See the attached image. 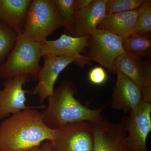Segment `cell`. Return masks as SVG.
Returning <instances> with one entry per match:
<instances>
[{"label": "cell", "instance_id": "6da1fadb", "mask_svg": "<svg viewBox=\"0 0 151 151\" xmlns=\"http://www.w3.org/2000/svg\"><path fill=\"white\" fill-rule=\"evenodd\" d=\"M30 108L0 124V151H31L44 141L54 139L55 130L44 124L41 112Z\"/></svg>", "mask_w": 151, "mask_h": 151}, {"label": "cell", "instance_id": "7a4b0ae2", "mask_svg": "<svg viewBox=\"0 0 151 151\" xmlns=\"http://www.w3.org/2000/svg\"><path fill=\"white\" fill-rule=\"evenodd\" d=\"M76 92L75 84L67 80H63L58 87H54L47 98V108L41 112L42 121L47 127L56 130L74 122H92L102 119L101 113L107 106L89 109L76 99Z\"/></svg>", "mask_w": 151, "mask_h": 151}, {"label": "cell", "instance_id": "3957f363", "mask_svg": "<svg viewBox=\"0 0 151 151\" xmlns=\"http://www.w3.org/2000/svg\"><path fill=\"white\" fill-rule=\"evenodd\" d=\"M40 43L18 35L16 43L5 62L0 65V78L6 79L20 75L29 76L37 80L42 66Z\"/></svg>", "mask_w": 151, "mask_h": 151}, {"label": "cell", "instance_id": "277c9868", "mask_svg": "<svg viewBox=\"0 0 151 151\" xmlns=\"http://www.w3.org/2000/svg\"><path fill=\"white\" fill-rule=\"evenodd\" d=\"M64 27L54 0H32L27 11L22 35L40 42Z\"/></svg>", "mask_w": 151, "mask_h": 151}, {"label": "cell", "instance_id": "5b68a950", "mask_svg": "<svg viewBox=\"0 0 151 151\" xmlns=\"http://www.w3.org/2000/svg\"><path fill=\"white\" fill-rule=\"evenodd\" d=\"M42 57L43 65L38 76L37 84L32 89L27 90V94L37 95L40 104H42L52 93L60 74L69 64L73 63L81 68L91 64V60L84 55L81 57L68 56Z\"/></svg>", "mask_w": 151, "mask_h": 151}, {"label": "cell", "instance_id": "8992f818", "mask_svg": "<svg viewBox=\"0 0 151 151\" xmlns=\"http://www.w3.org/2000/svg\"><path fill=\"white\" fill-rule=\"evenodd\" d=\"M124 51L123 41L119 37L107 31L96 29L88 36L84 56L114 73V62Z\"/></svg>", "mask_w": 151, "mask_h": 151}, {"label": "cell", "instance_id": "52a82bcc", "mask_svg": "<svg viewBox=\"0 0 151 151\" xmlns=\"http://www.w3.org/2000/svg\"><path fill=\"white\" fill-rule=\"evenodd\" d=\"M51 151H93V139L90 122L68 124L55 130Z\"/></svg>", "mask_w": 151, "mask_h": 151}, {"label": "cell", "instance_id": "ba28073f", "mask_svg": "<svg viewBox=\"0 0 151 151\" xmlns=\"http://www.w3.org/2000/svg\"><path fill=\"white\" fill-rule=\"evenodd\" d=\"M123 121L130 151H148L146 142L151 131V103L143 101Z\"/></svg>", "mask_w": 151, "mask_h": 151}, {"label": "cell", "instance_id": "9c48e42d", "mask_svg": "<svg viewBox=\"0 0 151 151\" xmlns=\"http://www.w3.org/2000/svg\"><path fill=\"white\" fill-rule=\"evenodd\" d=\"M90 123L93 151H131L127 143V132L122 122L116 124L102 118Z\"/></svg>", "mask_w": 151, "mask_h": 151}, {"label": "cell", "instance_id": "30bf717a", "mask_svg": "<svg viewBox=\"0 0 151 151\" xmlns=\"http://www.w3.org/2000/svg\"><path fill=\"white\" fill-rule=\"evenodd\" d=\"M30 79L29 76L23 75L4 80V88L0 90V121L28 108H45L44 105L32 107L25 105L27 90L23 86Z\"/></svg>", "mask_w": 151, "mask_h": 151}, {"label": "cell", "instance_id": "8fae6325", "mask_svg": "<svg viewBox=\"0 0 151 151\" xmlns=\"http://www.w3.org/2000/svg\"><path fill=\"white\" fill-rule=\"evenodd\" d=\"M117 81L112 93L113 109L127 113L136 109L143 102L142 88L121 72L117 71Z\"/></svg>", "mask_w": 151, "mask_h": 151}, {"label": "cell", "instance_id": "7c38bea8", "mask_svg": "<svg viewBox=\"0 0 151 151\" xmlns=\"http://www.w3.org/2000/svg\"><path fill=\"white\" fill-rule=\"evenodd\" d=\"M88 36L73 37L63 34L55 40L40 42L42 57L44 56H68L81 57L85 54Z\"/></svg>", "mask_w": 151, "mask_h": 151}, {"label": "cell", "instance_id": "4fadbf2b", "mask_svg": "<svg viewBox=\"0 0 151 151\" xmlns=\"http://www.w3.org/2000/svg\"><path fill=\"white\" fill-rule=\"evenodd\" d=\"M106 0H93L86 8L75 12L73 37L87 36L97 29L106 16Z\"/></svg>", "mask_w": 151, "mask_h": 151}, {"label": "cell", "instance_id": "5bb4252c", "mask_svg": "<svg viewBox=\"0 0 151 151\" xmlns=\"http://www.w3.org/2000/svg\"><path fill=\"white\" fill-rule=\"evenodd\" d=\"M32 0H0V24L18 35L24 30L27 11Z\"/></svg>", "mask_w": 151, "mask_h": 151}, {"label": "cell", "instance_id": "9a60e30c", "mask_svg": "<svg viewBox=\"0 0 151 151\" xmlns=\"http://www.w3.org/2000/svg\"><path fill=\"white\" fill-rule=\"evenodd\" d=\"M139 8L124 12L106 15L97 29L107 31L118 36L122 41L134 32Z\"/></svg>", "mask_w": 151, "mask_h": 151}, {"label": "cell", "instance_id": "2e32d148", "mask_svg": "<svg viewBox=\"0 0 151 151\" xmlns=\"http://www.w3.org/2000/svg\"><path fill=\"white\" fill-rule=\"evenodd\" d=\"M142 57L130 52L125 51L119 55L114 63L115 72L119 71L142 88L145 68Z\"/></svg>", "mask_w": 151, "mask_h": 151}, {"label": "cell", "instance_id": "e0dca14e", "mask_svg": "<svg viewBox=\"0 0 151 151\" xmlns=\"http://www.w3.org/2000/svg\"><path fill=\"white\" fill-rule=\"evenodd\" d=\"M123 47L125 51L133 52L147 58H151V35L132 34L123 41Z\"/></svg>", "mask_w": 151, "mask_h": 151}, {"label": "cell", "instance_id": "ac0fdd59", "mask_svg": "<svg viewBox=\"0 0 151 151\" xmlns=\"http://www.w3.org/2000/svg\"><path fill=\"white\" fill-rule=\"evenodd\" d=\"M59 14L64 22V33L73 37L75 0H54Z\"/></svg>", "mask_w": 151, "mask_h": 151}, {"label": "cell", "instance_id": "d6986e66", "mask_svg": "<svg viewBox=\"0 0 151 151\" xmlns=\"http://www.w3.org/2000/svg\"><path fill=\"white\" fill-rule=\"evenodd\" d=\"M18 36L8 27L0 24V65L5 62L14 48Z\"/></svg>", "mask_w": 151, "mask_h": 151}, {"label": "cell", "instance_id": "ffe728a7", "mask_svg": "<svg viewBox=\"0 0 151 151\" xmlns=\"http://www.w3.org/2000/svg\"><path fill=\"white\" fill-rule=\"evenodd\" d=\"M151 33V1L145 0L139 8V13L133 33L150 34Z\"/></svg>", "mask_w": 151, "mask_h": 151}, {"label": "cell", "instance_id": "44dd1931", "mask_svg": "<svg viewBox=\"0 0 151 151\" xmlns=\"http://www.w3.org/2000/svg\"><path fill=\"white\" fill-rule=\"evenodd\" d=\"M145 0H106V14L124 12L139 8Z\"/></svg>", "mask_w": 151, "mask_h": 151}, {"label": "cell", "instance_id": "7402d4cb", "mask_svg": "<svg viewBox=\"0 0 151 151\" xmlns=\"http://www.w3.org/2000/svg\"><path fill=\"white\" fill-rule=\"evenodd\" d=\"M145 61L143 84L142 87L143 100L151 103V58H147Z\"/></svg>", "mask_w": 151, "mask_h": 151}, {"label": "cell", "instance_id": "603a6c76", "mask_svg": "<svg viewBox=\"0 0 151 151\" xmlns=\"http://www.w3.org/2000/svg\"><path fill=\"white\" fill-rule=\"evenodd\" d=\"M89 79L92 84L102 85L108 79V76L105 70L102 67H96L92 68L89 72Z\"/></svg>", "mask_w": 151, "mask_h": 151}, {"label": "cell", "instance_id": "cb8c5ba5", "mask_svg": "<svg viewBox=\"0 0 151 151\" xmlns=\"http://www.w3.org/2000/svg\"><path fill=\"white\" fill-rule=\"evenodd\" d=\"M93 0H75L74 11L79 12L88 7L93 2Z\"/></svg>", "mask_w": 151, "mask_h": 151}, {"label": "cell", "instance_id": "d4e9b609", "mask_svg": "<svg viewBox=\"0 0 151 151\" xmlns=\"http://www.w3.org/2000/svg\"><path fill=\"white\" fill-rule=\"evenodd\" d=\"M52 147L51 141H45L40 146V148L42 151H51Z\"/></svg>", "mask_w": 151, "mask_h": 151}, {"label": "cell", "instance_id": "484cf974", "mask_svg": "<svg viewBox=\"0 0 151 151\" xmlns=\"http://www.w3.org/2000/svg\"><path fill=\"white\" fill-rule=\"evenodd\" d=\"M31 151H42V150L40 148V147H38L32 149Z\"/></svg>", "mask_w": 151, "mask_h": 151}]
</instances>
